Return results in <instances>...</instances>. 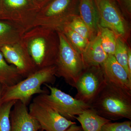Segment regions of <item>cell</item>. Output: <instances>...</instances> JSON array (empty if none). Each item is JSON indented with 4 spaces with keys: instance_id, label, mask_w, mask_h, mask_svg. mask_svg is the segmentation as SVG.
I'll return each mask as SVG.
<instances>
[{
    "instance_id": "cell-1",
    "label": "cell",
    "mask_w": 131,
    "mask_h": 131,
    "mask_svg": "<svg viewBox=\"0 0 131 131\" xmlns=\"http://www.w3.org/2000/svg\"><path fill=\"white\" fill-rule=\"evenodd\" d=\"M37 69L55 65L59 50L58 32L37 26L26 31L20 40Z\"/></svg>"
},
{
    "instance_id": "cell-2",
    "label": "cell",
    "mask_w": 131,
    "mask_h": 131,
    "mask_svg": "<svg viewBox=\"0 0 131 131\" xmlns=\"http://www.w3.org/2000/svg\"><path fill=\"white\" fill-rule=\"evenodd\" d=\"M100 116L111 121L131 120V92L105 83L90 105Z\"/></svg>"
},
{
    "instance_id": "cell-3",
    "label": "cell",
    "mask_w": 131,
    "mask_h": 131,
    "mask_svg": "<svg viewBox=\"0 0 131 131\" xmlns=\"http://www.w3.org/2000/svg\"><path fill=\"white\" fill-rule=\"evenodd\" d=\"M55 65L38 70L13 86L3 87L0 103L12 101H19L26 105L36 94L48 93L42 89V84H53L56 81Z\"/></svg>"
},
{
    "instance_id": "cell-4",
    "label": "cell",
    "mask_w": 131,
    "mask_h": 131,
    "mask_svg": "<svg viewBox=\"0 0 131 131\" xmlns=\"http://www.w3.org/2000/svg\"><path fill=\"white\" fill-rule=\"evenodd\" d=\"M80 0H52L38 12L33 27L41 26L61 30L74 16L79 15Z\"/></svg>"
},
{
    "instance_id": "cell-5",
    "label": "cell",
    "mask_w": 131,
    "mask_h": 131,
    "mask_svg": "<svg viewBox=\"0 0 131 131\" xmlns=\"http://www.w3.org/2000/svg\"><path fill=\"white\" fill-rule=\"evenodd\" d=\"M58 32L59 47L55 65L56 76L63 78L66 83L74 88L84 69L81 55L71 44L62 32Z\"/></svg>"
},
{
    "instance_id": "cell-6",
    "label": "cell",
    "mask_w": 131,
    "mask_h": 131,
    "mask_svg": "<svg viewBox=\"0 0 131 131\" xmlns=\"http://www.w3.org/2000/svg\"><path fill=\"white\" fill-rule=\"evenodd\" d=\"M45 85L50 90V93L40 94L34 98L50 106L67 119L72 121L78 115L90 108L89 104L56 87L48 84Z\"/></svg>"
},
{
    "instance_id": "cell-7",
    "label": "cell",
    "mask_w": 131,
    "mask_h": 131,
    "mask_svg": "<svg viewBox=\"0 0 131 131\" xmlns=\"http://www.w3.org/2000/svg\"><path fill=\"white\" fill-rule=\"evenodd\" d=\"M94 1L99 14V25L111 30L127 42L130 35V27L114 1Z\"/></svg>"
},
{
    "instance_id": "cell-8",
    "label": "cell",
    "mask_w": 131,
    "mask_h": 131,
    "mask_svg": "<svg viewBox=\"0 0 131 131\" xmlns=\"http://www.w3.org/2000/svg\"><path fill=\"white\" fill-rule=\"evenodd\" d=\"M105 82L101 66L84 68L75 85V98L90 105Z\"/></svg>"
},
{
    "instance_id": "cell-9",
    "label": "cell",
    "mask_w": 131,
    "mask_h": 131,
    "mask_svg": "<svg viewBox=\"0 0 131 131\" xmlns=\"http://www.w3.org/2000/svg\"><path fill=\"white\" fill-rule=\"evenodd\" d=\"M28 108L30 114L38 122L42 131H64L71 125L76 124L35 98Z\"/></svg>"
},
{
    "instance_id": "cell-10",
    "label": "cell",
    "mask_w": 131,
    "mask_h": 131,
    "mask_svg": "<svg viewBox=\"0 0 131 131\" xmlns=\"http://www.w3.org/2000/svg\"><path fill=\"white\" fill-rule=\"evenodd\" d=\"M2 19L14 22L26 31L32 28L38 12L30 7L29 0H2Z\"/></svg>"
},
{
    "instance_id": "cell-11",
    "label": "cell",
    "mask_w": 131,
    "mask_h": 131,
    "mask_svg": "<svg viewBox=\"0 0 131 131\" xmlns=\"http://www.w3.org/2000/svg\"><path fill=\"white\" fill-rule=\"evenodd\" d=\"M6 61L14 66L24 78L37 70L36 66L21 41L0 48Z\"/></svg>"
},
{
    "instance_id": "cell-12",
    "label": "cell",
    "mask_w": 131,
    "mask_h": 131,
    "mask_svg": "<svg viewBox=\"0 0 131 131\" xmlns=\"http://www.w3.org/2000/svg\"><path fill=\"white\" fill-rule=\"evenodd\" d=\"M10 131H39L41 129L38 121L29 112L27 105L17 101L10 114Z\"/></svg>"
},
{
    "instance_id": "cell-13",
    "label": "cell",
    "mask_w": 131,
    "mask_h": 131,
    "mask_svg": "<svg viewBox=\"0 0 131 131\" xmlns=\"http://www.w3.org/2000/svg\"><path fill=\"white\" fill-rule=\"evenodd\" d=\"M105 80L115 86L131 92V80L124 68L113 55H108L101 66Z\"/></svg>"
},
{
    "instance_id": "cell-14",
    "label": "cell",
    "mask_w": 131,
    "mask_h": 131,
    "mask_svg": "<svg viewBox=\"0 0 131 131\" xmlns=\"http://www.w3.org/2000/svg\"><path fill=\"white\" fill-rule=\"evenodd\" d=\"M81 55L84 68L100 66L105 62L108 55L102 47L99 33L89 41Z\"/></svg>"
},
{
    "instance_id": "cell-15",
    "label": "cell",
    "mask_w": 131,
    "mask_h": 131,
    "mask_svg": "<svg viewBox=\"0 0 131 131\" xmlns=\"http://www.w3.org/2000/svg\"><path fill=\"white\" fill-rule=\"evenodd\" d=\"M26 31L16 23L0 19V48L20 42Z\"/></svg>"
},
{
    "instance_id": "cell-16",
    "label": "cell",
    "mask_w": 131,
    "mask_h": 131,
    "mask_svg": "<svg viewBox=\"0 0 131 131\" xmlns=\"http://www.w3.org/2000/svg\"><path fill=\"white\" fill-rule=\"evenodd\" d=\"M78 14L80 18L95 35L98 31L99 16L94 0H80Z\"/></svg>"
},
{
    "instance_id": "cell-17",
    "label": "cell",
    "mask_w": 131,
    "mask_h": 131,
    "mask_svg": "<svg viewBox=\"0 0 131 131\" xmlns=\"http://www.w3.org/2000/svg\"><path fill=\"white\" fill-rule=\"evenodd\" d=\"M24 79L18 69L8 63L0 51V84L2 87L11 86Z\"/></svg>"
},
{
    "instance_id": "cell-18",
    "label": "cell",
    "mask_w": 131,
    "mask_h": 131,
    "mask_svg": "<svg viewBox=\"0 0 131 131\" xmlns=\"http://www.w3.org/2000/svg\"><path fill=\"white\" fill-rule=\"evenodd\" d=\"M81 125L83 131H100L102 126L111 121L100 116L91 108L75 117Z\"/></svg>"
},
{
    "instance_id": "cell-19",
    "label": "cell",
    "mask_w": 131,
    "mask_h": 131,
    "mask_svg": "<svg viewBox=\"0 0 131 131\" xmlns=\"http://www.w3.org/2000/svg\"><path fill=\"white\" fill-rule=\"evenodd\" d=\"M98 32L100 34L102 45L104 51L108 55L114 56L118 37L111 30L99 25Z\"/></svg>"
},
{
    "instance_id": "cell-20",
    "label": "cell",
    "mask_w": 131,
    "mask_h": 131,
    "mask_svg": "<svg viewBox=\"0 0 131 131\" xmlns=\"http://www.w3.org/2000/svg\"><path fill=\"white\" fill-rule=\"evenodd\" d=\"M58 31H61L64 34L71 44L81 54L84 51L89 42L73 31L67 25Z\"/></svg>"
},
{
    "instance_id": "cell-21",
    "label": "cell",
    "mask_w": 131,
    "mask_h": 131,
    "mask_svg": "<svg viewBox=\"0 0 131 131\" xmlns=\"http://www.w3.org/2000/svg\"><path fill=\"white\" fill-rule=\"evenodd\" d=\"M126 42L119 37L117 38L116 48L114 56L118 63L126 70L130 80L131 75L129 72L128 66V49Z\"/></svg>"
},
{
    "instance_id": "cell-22",
    "label": "cell",
    "mask_w": 131,
    "mask_h": 131,
    "mask_svg": "<svg viewBox=\"0 0 131 131\" xmlns=\"http://www.w3.org/2000/svg\"><path fill=\"white\" fill-rule=\"evenodd\" d=\"M67 25L73 31L89 41L96 35L82 20L79 15L74 16Z\"/></svg>"
},
{
    "instance_id": "cell-23",
    "label": "cell",
    "mask_w": 131,
    "mask_h": 131,
    "mask_svg": "<svg viewBox=\"0 0 131 131\" xmlns=\"http://www.w3.org/2000/svg\"><path fill=\"white\" fill-rule=\"evenodd\" d=\"M16 101L0 103V131H10V113Z\"/></svg>"
},
{
    "instance_id": "cell-24",
    "label": "cell",
    "mask_w": 131,
    "mask_h": 131,
    "mask_svg": "<svg viewBox=\"0 0 131 131\" xmlns=\"http://www.w3.org/2000/svg\"><path fill=\"white\" fill-rule=\"evenodd\" d=\"M100 131H131L130 121L123 122H107L104 124Z\"/></svg>"
},
{
    "instance_id": "cell-25",
    "label": "cell",
    "mask_w": 131,
    "mask_h": 131,
    "mask_svg": "<svg viewBox=\"0 0 131 131\" xmlns=\"http://www.w3.org/2000/svg\"><path fill=\"white\" fill-rule=\"evenodd\" d=\"M126 18H131V0H113Z\"/></svg>"
},
{
    "instance_id": "cell-26",
    "label": "cell",
    "mask_w": 131,
    "mask_h": 131,
    "mask_svg": "<svg viewBox=\"0 0 131 131\" xmlns=\"http://www.w3.org/2000/svg\"><path fill=\"white\" fill-rule=\"evenodd\" d=\"M64 131H83V130L81 126H77L76 124L71 125Z\"/></svg>"
},
{
    "instance_id": "cell-27",
    "label": "cell",
    "mask_w": 131,
    "mask_h": 131,
    "mask_svg": "<svg viewBox=\"0 0 131 131\" xmlns=\"http://www.w3.org/2000/svg\"><path fill=\"white\" fill-rule=\"evenodd\" d=\"M128 66L130 74L131 75V50L129 47L128 49Z\"/></svg>"
},
{
    "instance_id": "cell-28",
    "label": "cell",
    "mask_w": 131,
    "mask_h": 131,
    "mask_svg": "<svg viewBox=\"0 0 131 131\" xmlns=\"http://www.w3.org/2000/svg\"><path fill=\"white\" fill-rule=\"evenodd\" d=\"M3 12L2 0H0V19H2Z\"/></svg>"
},
{
    "instance_id": "cell-29",
    "label": "cell",
    "mask_w": 131,
    "mask_h": 131,
    "mask_svg": "<svg viewBox=\"0 0 131 131\" xmlns=\"http://www.w3.org/2000/svg\"><path fill=\"white\" fill-rule=\"evenodd\" d=\"M36 1H37L39 2H43L46 1L47 0H35Z\"/></svg>"
},
{
    "instance_id": "cell-30",
    "label": "cell",
    "mask_w": 131,
    "mask_h": 131,
    "mask_svg": "<svg viewBox=\"0 0 131 131\" xmlns=\"http://www.w3.org/2000/svg\"><path fill=\"white\" fill-rule=\"evenodd\" d=\"M2 89V86L1 84H0V98H1V94Z\"/></svg>"
},
{
    "instance_id": "cell-31",
    "label": "cell",
    "mask_w": 131,
    "mask_h": 131,
    "mask_svg": "<svg viewBox=\"0 0 131 131\" xmlns=\"http://www.w3.org/2000/svg\"></svg>"
}]
</instances>
